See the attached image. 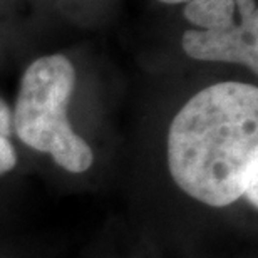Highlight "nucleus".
<instances>
[{"label": "nucleus", "mask_w": 258, "mask_h": 258, "mask_svg": "<svg viewBox=\"0 0 258 258\" xmlns=\"http://www.w3.org/2000/svg\"><path fill=\"white\" fill-rule=\"evenodd\" d=\"M238 20L233 25L211 30H184V54L206 62L246 66L258 72V9L255 0H236Z\"/></svg>", "instance_id": "nucleus-3"}, {"label": "nucleus", "mask_w": 258, "mask_h": 258, "mask_svg": "<svg viewBox=\"0 0 258 258\" xmlns=\"http://www.w3.org/2000/svg\"><path fill=\"white\" fill-rule=\"evenodd\" d=\"M10 129H12V114H10L9 106L0 99V134L9 138Z\"/></svg>", "instance_id": "nucleus-6"}, {"label": "nucleus", "mask_w": 258, "mask_h": 258, "mask_svg": "<svg viewBox=\"0 0 258 258\" xmlns=\"http://www.w3.org/2000/svg\"><path fill=\"white\" fill-rule=\"evenodd\" d=\"M159 2H163V4H186V2H189V0H159Z\"/></svg>", "instance_id": "nucleus-7"}, {"label": "nucleus", "mask_w": 258, "mask_h": 258, "mask_svg": "<svg viewBox=\"0 0 258 258\" xmlns=\"http://www.w3.org/2000/svg\"><path fill=\"white\" fill-rule=\"evenodd\" d=\"M76 87V69L60 54L44 55L24 72L12 122L19 139L50 154L55 164L79 174L94 163L91 146L72 129L67 104Z\"/></svg>", "instance_id": "nucleus-2"}, {"label": "nucleus", "mask_w": 258, "mask_h": 258, "mask_svg": "<svg viewBox=\"0 0 258 258\" xmlns=\"http://www.w3.org/2000/svg\"><path fill=\"white\" fill-rule=\"evenodd\" d=\"M17 164V154L10 143V139L4 134H0V176L9 171H12Z\"/></svg>", "instance_id": "nucleus-5"}, {"label": "nucleus", "mask_w": 258, "mask_h": 258, "mask_svg": "<svg viewBox=\"0 0 258 258\" xmlns=\"http://www.w3.org/2000/svg\"><path fill=\"white\" fill-rule=\"evenodd\" d=\"M168 169L183 193L223 208L258 174V89L245 82L205 87L173 117Z\"/></svg>", "instance_id": "nucleus-1"}, {"label": "nucleus", "mask_w": 258, "mask_h": 258, "mask_svg": "<svg viewBox=\"0 0 258 258\" xmlns=\"http://www.w3.org/2000/svg\"><path fill=\"white\" fill-rule=\"evenodd\" d=\"M183 14L200 30L228 27L238 20L236 0H189Z\"/></svg>", "instance_id": "nucleus-4"}]
</instances>
